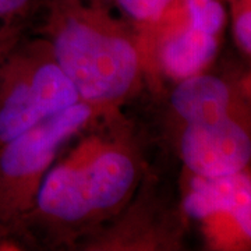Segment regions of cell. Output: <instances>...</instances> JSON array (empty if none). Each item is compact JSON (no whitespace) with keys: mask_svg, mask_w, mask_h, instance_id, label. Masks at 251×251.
<instances>
[{"mask_svg":"<svg viewBox=\"0 0 251 251\" xmlns=\"http://www.w3.org/2000/svg\"><path fill=\"white\" fill-rule=\"evenodd\" d=\"M237 45L251 56V0H224Z\"/></svg>","mask_w":251,"mask_h":251,"instance_id":"obj_9","label":"cell"},{"mask_svg":"<svg viewBox=\"0 0 251 251\" xmlns=\"http://www.w3.org/2000/svg\"><path fill=\"white\" fill-rule=\"evenodd\" d=\"M6 23L4 20H0V41H6L13 36H17V31L13 27H10L9 24H3Z\"/></svg>","mask_w":251,"mask_h":251,"instance_id":"obj_12","label":"cell"},{"mask_svg":"<svg viewBox=\"0 0 251 251\" xmlns=\"http://www.w3.org/2000/svg\"><path fill=\"white\" fill-rule=\"evenodd\" d=\"M177 148L190 175L218 177L251 169V94L222 115L181 125Z\"/></svg>","mask_w":251,"mask_h":251,"instance_id":"obj_7","label":"cell"},{"mask_svg":"<svg viewBox=\"0 0 251 251\" xmlns=\"http://www.w3.org/2000/svg\"><path fill=\"white\" fill-rule=\"evenodd\" d=\"M49 45L82 102L113 110L141 77L143 50L123 23L99 3L49 0Z\"/></svg>","mask_w":251,"mask_h":251,"instance_id":"obj_2","label":"cell"},{"mask_svg":"<svg viewBox=\"0 0 251 251\" xmlns=\"http://www.w3.org/2000/svg\"><path fill=\"white\" fill-rule=\"evenodd\" d=\"M80 100L49 41L17 42L0 62V145Z\"/></svg>","mask_w":251,"mask_h":251,"instance_id":"obj_4","label":"cell"},{"mask_svg":"<svg viewBox=\"0 0 251 251\" xmlns=\"http://www.w3.org/2000/svg\"><path fill=\"white\" fill-rule=\"evenodd\" d=\"M172 1L173 0H113L128 21L147 29L161 18Z\"/></svg>","mask_w":251,"mask_h":251,"instance_id":"obj_8","label":"cell"},{"mask_svg":"<svg viewBox=\"0 0 251 251\" xmlns=\"http://www.w3.org/2000/svg\"><path fill=\"white\" fill-rule=\"evenodd\" d=\"M183 214L201 224L215 250H251V169L202 177L188 173Z\"/></svg>","mask_w":251,"mask_h":251,"instance_id":"obj_6","label":"cell"},{"mask_svg":"<svg viewBox=\"0 0 251 251\" xmlns=\"http://www.w3.org/2000/svg\"><path fill=\"white\" fill-rule=\"evenodd\" d=\"M35 0H0V20L7 21L25 13Z\"/></svg>","mask_w":251,"mask_h":251,"instance_id":"obj_10","label":"cell"},{"mask_svg":"<svg viewBox=\"0 0 251 251\" xmlns=\"http://www.w3.org/2000/svg\"><path fill=\"white\" fill-rule=\"evenodd\" d=\"M140 172L137 150L125 134L109 128L88 135L49 168L24 225L41 222L57 236L81 233L126 205Z\"/></svg>","mask_w":251,"mask_h":251,"instance_id":"obj_1","label":"cell"},{"mask_svg":"<svg viewBox=\"0 0 251 251\" xmlns=\"http://www.w3.org/2000/svg\"><path fill=\"white\" fill-rule=\"evenodd\" d=\"M227 17L224 0H173L150 28L158 31L159 69L176 81L205 72L218 53Z\"/></svg>","mask_w":251,"mask_h":251,"instance_id":"obj_5","label":"cell"},{"mask_svg":"<svg viewBox=\"0 0 251 251\" xmlns=\"http://www.w3.org/2000/svg\"><path fill=\"white\" fill-rule=\"evenodd\" d=\"M17 42H18V35L13 36V38H10V39H6V41H0V62L4 59V56L9 53L10 49L16 45Z\"/></svg>","mask_w":251,"mask_h":251,"instance_id":"obj_11","label":"cell"},{"mask_svg":"<svg viewBox=\"0 0 251 251\" xmlns=\"http://www.w3.org/2000/svg\"><path fill=\"white\" fill-rule=\"evenodd\" d=\"M97 115L80 100L0 145V236L23 227L59 151Z\"/></svg>","mask_w":251,"mask_h":251,"instance_id":"obj_3","label":"cell"}]
</instances>
